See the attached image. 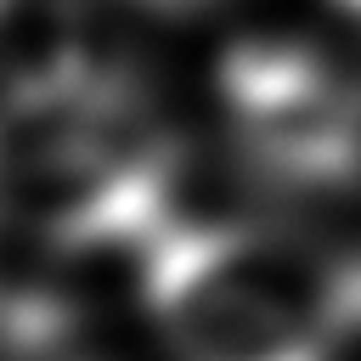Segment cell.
<instances>
[{
	"instance_id": "5b68a950",
	"label": "cell",
	"mask_w": 361,
	"mask_h": 361,
	"mask_svg": "<svg viewBox=\"0 0 361 361\" xmlns=\"http://www.w3.org/2000/svg\"><path fill=\"white\" fill-rule=\"evenodd\" d=\"M333 6H338V11H350V17L361 23V0H333Z\"/></svg>"
},
{
	"instance_id": "7a4b0ae2",
	"label": "cell",
	"mask_w": 361,
	"mask_h": 361,
	"mask_svg": "<svg viewBox=\"0 0 361 361\" xmlns=\"http://www.w3.org/2000/svg\"><path fill=\"white\" fill-rule=\"evenodd\" d=\"M147 310L175 361H333L355 259L243 220H169L147 248Z\"/></svg>"
},
{
	"instance_id": "277c9868",
	"label": "cell",
	"mask_w": 361,
	"mask_h": 361,
	"mask_svg": "<svg viewBox=\"0 0 361 361\" xmlns=\"http://www.w3.org/2000/svg\"><path fill=\"white\" fill-rule=\"evenodd\" d=\"M141 6H158V11H192V6H209V0H141Z\"/></svg>"
},
{
	"instance_id": "3957f363",
	"label": "cell",
	"mask_w": 361,
	"mask_h": 361,
	"mask_svg": "<svg viewBox=\"0 0 361 361\" xmlns=\"http://www.w3.org/2000/svg\"><path fill=\"white\" fill-rule=\"evenodd\" d=\"M220 107L254 169L282 186L361 180V79L288 34H248L220 56Z\"/></svg>"
},
{
	"instance_id": "8992f818",
	"label": "cell",
	"mask_w": 361,
	"mask_h": 361,
	"mask_svg": "<svg viewBox=\"0 0 361 361\" xmlns=\"http://www.w3.org/2000/svg\"><path fill=\"white\" fill-rule=\"evenodd\" d=\"M6 6H11V0H0V17H6Z\"/></svg>"
},
{
	"instance_id": "6da1fadb",
	"label": "cell",
	"mask_w": 361,
	"mask_h": 361,
	"mask_svg": "<svg viewBox=\"0 0 361 361\" xmlns=\"http://www.w3.org/2000/svg\"><path fill=\"white\" fill-rule=\"evenodd\" d=\"M175 141L113 68L62 51L0 90V237L147 248L175 214Z\"/></svg>"
}]
</instances>
